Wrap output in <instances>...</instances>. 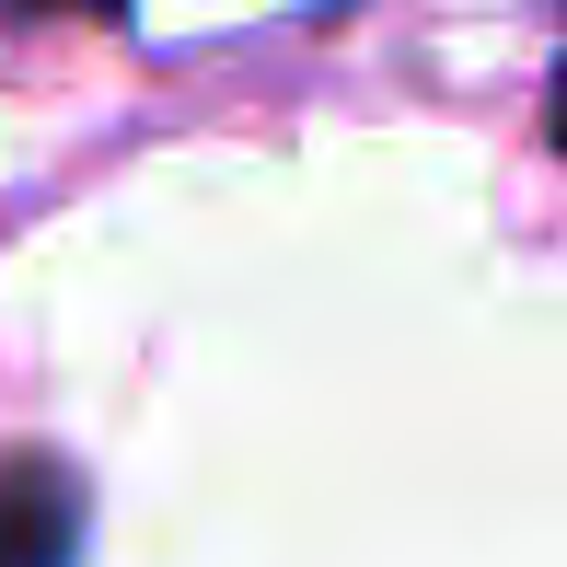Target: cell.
<instances>
[{
  "instance_id": "1",
  "label": "cell",
  "mask_w": 567,
  "mask_h": 567,
  "mask_svg": "<svg viewBox=\"0 0 567 567\" xmlns=\"http://www.w3.org/2000/svg\"><path fill=\"white\" fill-rule=\"evenodd\" d=\"M93 498L59 452H12L0 463V567H82Z\"/></svg>"
}]
</instances>
